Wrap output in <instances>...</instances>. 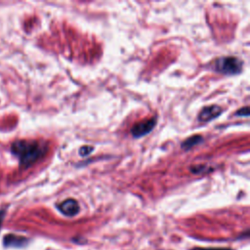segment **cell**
Listing matches in <instances>:
<instances>
[{
	"label": "cell",
	"instance_id": "cell-1",
	"mask_svg": "<svg viewBox=\"0 0 250 250\" xmlns=\"http://www.w3.org/2000/svg\"><path fill=\"white\" fill-rule=\"evenodd\" d=\"M47 146L38 141L20 140L13 143L12 153L19 158L20 164L23 168H28L38 161L46 152Z\"/></svg>",
	"mask_w": 250,
	"mask_h": 250
},
{
	"label": "cell",
	"instance_id": "cell-2",
	"mask_svg": "<svg viewBox=\"0 0 250 250\" xmlns=\"http://www.w3.org/2000/svg\"><path fill=\"white\" fill-rule=\"evenodd\" d=\"M215 69L227 75L237 74L242 69V62L235 57H222L215 62Z\"/></svg>",
	"mask_w": 250,
	"mask_h": 250
},
{
	"label": "cell",
	"instance_id": "cell-3",
	"mask_svg": "<svg viewBox=\"0 0 250 250\" xmlns=\"http://www.w3.org/2000/svg\"><path fill=\"white\" fill-rule=\"evenodd\" d=\"M156 124V118H146L142 121L137 122L134 124V126L131 128V134L135 138H141L148 133H150Z\"/></svg>",
	"mask_w": 250,
	"mask_h": 250
},
{
	"label": "cell",
	"instance_id": "cell-4",
	"mask_svg": "<svg viewBox=\"0 0 250 250\" xmlns=\"http://www.w3.org/2000/svg\"><path fill=\"white\" fill-rule=\"evenodd\" d=\"M57 207L61 211V213H62L64 216H67V217L75 216L80 209L78 202L73 198H67L63 200Z\"/></svg>",
	"mask_w": 250,
	"mask_h": 250
},
{
	"label": "cell",
	"instance_id": "cell-5",
	"mask_svg": "<svg viewBox=\"0 0 250 250\" xmlns=\"http://www.w3.org/2000/svg\"><path fill=\"white\" fill-rule=\"evenodd\" d=\"M222 113V108L219 105L212 104L204 106L198 114V120L201 122H208L217 118Z\"/></svg>",
	"mask_w": 250,
	"mask_h": 250
},
{
	"label": "cell",
	"instance_id": "cell-6",
	"mask_svg": "<svg viewBox=\"0 0 250 250\" xmlns=\"http://www.w3.org/2000/svg\"><path fill=\"white\" fill-rule=\"evenodd\" d=\"M27 242H28V240H27L26 237L15 235V234H8V235H6L3 243L6 246L21 247V246H24Z\"/></svg>",
	"mask_w": 250,
	"mask_h": 250
},
{
	"label": "cell",
	"instance_id": "cell-7",
	"mask_svg": "<svg viewBox=\"0 0 250 250\" xmlns=\"http://www.w3.org/2000/svg\"><path fill=\"white\" fill-rule=\"evenodd\" d=\"M202 141H203L202 136H200V135H193V136H190L189 138L186 139L183 142L182 147L184 149H190L194 146H197L198 144H200Z\"/></svg>",
	"mask_w": 250,
	"mask_h": 250
},
{
	"label": "cell",
	"instance_id": "cell-8",
	"mask_svg": "<svg viewBox=\"0 0 250 250\" xmlns=\"http://www.w3.org/2000/svg\"><path fill=\"white\" fill-rule=\"evenodd\" d=\"M94 150V147L91 146H81L80 149H79V154L82 156V157H85V156H88L92 151Z\"/></svg>",
	"mask_w": 250,
	"mask_h": 250
},
{
	"label": "cell",
	"instance_id": "cell-9",
	"mask_svg": "<svg viewBox=\"0 0 250 250\" xmlns=\"http://www.w3.org/2000/svg\"><path fill=\"white\" fill-rule=\"evenodd\" d=\"M190 250H233V249L226 248V247H194Z\"/></svg>",
	"mask_w": 250,
	"mask_h": 250
},
{
	"label": "cell",
	"instance_id": "cell-10",
	"mask_svg": "<svg viewBox=\"0 0 250 250\" xmlns=\"http://www.w3.org/2000/svg\"><path fill=\"white\" fill-rule=\"evenodd\" d=\"M236 115H238V116H244V117L249 116V109H248V106H244V107L240 108V109L236 112Z\"/></svg>",
	"mask_w": 250,
	"mask_h": 250
},
{
	"label": "cell",
	"instance_id": "cell-11",
	"mask_svg": "<svg viewBox=\"0 0 250 250\" xmlns=\"http://www.w3.org/2000/svg\"><path fill=\"white\" fill-rule=\"evenodd\" d=\"M4 214L5 212L3 210L0 211V228H1V225H2V221H3V218H4Z\"/></svg>",
	"mask_w": 250,
	"mask_h": 250
}]
</instances>
